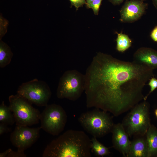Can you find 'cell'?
Instances as JSON below:
<instances>
[{
    "instance_id": "obj_1",
    "label": "cell",
    "mask_w": 157,
    "mask_h": 157,
    "mask_svg": "<svg viewBox=\"0 0 157 157\" xmlns=\"http://www.w3.org/2000/svg\"><path fill=\"white\" fill-rule=\"evenodd\" d=\"M153 70L141 64L97 53L85 74L88 108L94 107L118 116L144 99L142 90Z\"/></svg>"
},
{
    "instance_id": "obj_2",
    "label": "cell",
    "mask_w": 157,
    "mask_h": 157,
    "mask_svg": "<svg viewBox=\"0 0 157 157\" xmlns=\"http://www.w3.org/2000/svg\"><path fill=\"white\" fill-rule=\"evenodd\" d=\"M91 144V139L84 131L69 130L47 144L42 156L90 157Z\"/></svg>"
},
{
    "instance_id": "obj_3",
    "label": "cell",
    "mask_w": 157,
    "mask_h": 157,
    "mask_svg": "<svg viewBox=\"0 0 157 157\" xmlns=\"http://www.w3.org/2000/svg\"><path fill=\"white\" fill-rule=\"evenodd\" d=\"M78 120L86 132L97 138L111 133L114 124L113 117L107 112L97 108L83 113Z\"/></svg>"
},
{
    "instance_id": "obj_4",
    "label": "cell",
    "mask_w": 157,
    "mask_h": 157,
    "mask_svg": "<svg viewBox=\"0 0 157 157\" xmlns=\"http://www.w3.org/2000/svg\"><path fill=\"white\" fill-rule=\"evenodd\" d=\"M121 123L129 137L145 136L151 124L149 103L144 100L135 105Z\"/></svg>"
},
{
    "instance_id": "obj_5",
    "label": "cell",
    "mask_w": 157,
    "mask_h": 157,
    "mask_svg": "<svg viewBox=\"0 0 157 157\" xmlns=\"http://www.w3.org/2000/svg\"><path fill=\"white\" fill-rule=\"evenodd\" d=\"M85 75L75 69L67 71L60 79L57 97L60 99L76 101L85 91Z\"/></svg>"
},
{
    "instance_id": "obj_6",
    "label": "cell",
    "mask_w": 157,
    "mask_h": 157,
    "mask_svg": "<svg viewBox=\"0 0 157 157\" xmlns=\"http://www.w3.org/2000/svg\"><path fill=\"white\" fill-rule=\"evenodd\" d=\"M8 100L16 126H29L39 123L41 113L28 101L17 94L10 95Z\"/></svg>"
},
{
    "instance_id": "obj_7",
    "label": "cell",
    "mask_w": 157,
    "mask_h": 157,
    "mask_svg": "<svg viewBox=\"0 0 157 157\" xmlns=\"http://www.w3.org/2000/svg\"><path fill=\"white\" fill-rule=\"evenodd\" d=\"M40 114L41 128L49 134L58 135L64 130L67 122L65 111L60 106L47 105Z\"/></svg>"
},
{
    "instance_id": "obj_8",
    "label": "cell",
    "mask_w": 157,
    "mask_h": 157,
    "mask_svg": "<svg viewBox=\"0 0 157 157\" xmlns=\"http://www.w3.org/2000/svg\"><path fill=\"white\" fill-rule=\"evenodd\" d=\"M17 92L31 104L40 106H47L51 95L47 83L36 78L22 83Z\"/></svg>"
},
{
    "instance_id": "obj_9",
    "label": "cell",
    "mask_w": 157,
    "mask_h": 157,
    "mask_svg": "<svg viewBox=\"0 0 157 157\" xmlns=\"http://www.w3.org/2000/svg\"><path fill=\"white\" fill-rule=\"evenodd\" d=\"M41 129L40 126L30 128L28 126H16L10 135L11 142L17 150L24 151L38 140Z\"/></svg>"
},
{
    "instance_id": "obj_10",
    "label": "cell",
    "mask_w": 157,
    "mask_h": 157,
    "mask_svg": "<svg viewBox=\"0 0 157 157\" xmlns=\"http://www.w3.org/2000/svg\"><path fill=\"white\" fill-rule=\"evenodd\" d=\"M147 5L142 0L126 1L120 10V22L132 23L139 19L144 14Z\"/></svg>"
},
{
    "instance_id": "obj_11",
    "label": "cell",
    "mask_w": 157,
    "mask_h": 157,
    "mask_svg": "<svg viewBox=\"0 0 157 157\" xmlns=\"http://www.w3.org/2000/svg\"><path fill=\"white\" fill-rule=\"evenodd\" d=\"M111 133L113 147L123 156L128 157L131 141L122 124H114Z\"/></svg>"
},
{
    "instance_id": "obj_12",
    "label": "cell",
    "mask_w": 157,
    "mask_h": 157,
    "mask_svg": "<svg viewBox=\"0 0 157 157\" xmlns=\"http://www.w3.org/2000/svg\"><path fill=\"white\" fill-rule=\"evenodd\" d=\"M133 61L147 66L153 70L157 68V51L149 47H142L135 52Z\"/></svg>"
},
{
    "instance_id": "obj_13",
    "label": "cell",
    "mask_w": 157,
    "mask_h": 157,
    "mask_svg": "<svg viewBox=\"0 0 157 157\" xmlns=\"http://www.w3.org/2000/svg\"><path fill=\"white\" fill-rule=\"evenodd\" d=\"M145 136H136L131 141L128 157H147L148 148Z\"/></svg>"
},
{
    "instance_id": "obj_14",
    "label": "cell",
    "mask_w": 157,
    "mask_h": 157,
    "mask_svg": "<svg viewBox=\"0 0 157 157\" xmlns=\"http://www.w3.org/2000/svg\"><path fill=\"white\" fill-rule=\"evenodd\" d=\"M145 136L148 148L147 157H157V128L151 124Z\"/></svg>"
},
{
    "instance_id": "obj_15",
    "label": "cell",
    "mask_w": 157,
    "mask_h": 157,
    "mask_svg": "<svg viewBox=\"0 0 157 157\" xmlns=\"http://www.w3.org/2000/svg\"><path fill=\"white\" fill-rule=\"evenodd\" d=\"M13 53L10 47L2 41L0 42V67L2 68L9 65L11 62Z\"/></svg>"
},
{
    "instance_id": "obj_16",
    "label": "cell",
    "mask_w": 157,
    "mask_h": 157,
    "mask_svg": "<svg viewBox=\"0 0 157 157\" xmlns=\"http://www.w3.org/2000/svg\"><path fill=\"white\" fill-rule=\"evenodd\" d=\"M0 122L7 125H13L15 121L13 114L9 106L3 101L0 105Z\"/></svg>"
},
{
    "instance_id": "obj_17",
    "label": "cell",
    "mask_w": 157,
    "mask_h": 157,
    "mask_svg": "<svg viewBox=\"0 0 157 157\" xmlns=\"http://www.w3.org/2000/svg\"><path fill=\"white\" fill-rule=\"evenodd\" d=\"M91 141V150L95 156L103 157L108 155L110 154L109 148L100 143L96 138L93 137Z\"/></svg>"
},
{
    "instance_id": "obj_18",
    "label": "cell",
    "mask_w": 157,
    "mask_h": 157,
    "mask_svg": "<svg viewBox=\"0 0 157 157\" xmlns=\"http://www.w3.org/2000/svg\"><path fill=\"white\" fill-rule=\"evenodd\" d=\"M117 33L116 49L119 52H123L131 47L132 41L128 35L122 33Z\"/></svg>"
},
{
    "instance_id": "obj_19",
    "label": "cell",
    "mask_w": 157,
    "mask_h": 157,
    "mask_svg": "<svg viewBox=\"0 0 157 157\" xmlns=\"http://www.w3.org/2000/svg\"><path fill=\"white\" fill-rule=\"evenodd\" d=\"M26 155L24 151L17 150L15 151L11 149H9L5 151L0 153V157H26Z\"/></svg>"
},
{
    "instance_id": "obj_20",
    "label": "cell",
    "mask_w": 157,
    "mask_h": 157,
    "mask_svg": "<svg viewBox=\"0 0 157 157\" xmlns=\"http://www.w3.org/2000/svg\"><path fill=\"white\" fill-rule=\"evenodd\" d=\"M103 0H94L90 4L86 5L88 8H91L96 15L98 14L100 7Z\"/></svg>"
},
{
    "instance_id": "obj_21",
    "label": "cell",
    "mask_w": 157,
    "mask_h": 157,
    "mask_svg": "<svg viewBox=\"0 0 157 157\" xmlns=\"http://www.w3.org/2000/svg\"><path fill=\"white\" fill-rule=\"evenodd\" d=\"M148 84L150 87V89L149 93L144 98V100H146L149 95L157 88V79L154 76L152 77L149 80Z\"/></svg>"
},
{
    "instance_id": "obj_22",
    "label": "cell",
    "mask_w": 157,
    "mask_h": 157,
    "mask_svg": "<svg viewBox=\"0 0 157 157\" xmlns=\"http://www.w3.org/2000/svg\"><path fill=\"white\" fill-rule=\"evenodd\" d=\"M72 6L75 7L77 10L78 8L86 4V0H69Z\"/></svg>"
},
{
    "instance_id": "obj_23",
    "label": "cell",
    "mask_w": 157,
    "mask_h": 157,
    "mask_svg": "<svg viewBox=\"0 0 157 157\" xmlns=\"http://www.w3.org/2000/svg\"><path fill=\"white\" fill-rule=\"evenodd\" d=\"M11 129L8 125L2 123H0V135L11 131Z\"/></svg>"
},
{
    "instance_id": "obj_24",
    "label": "cell",
    "mask_w": 157,
    "mask_h": 157,
    "mask_svg": "<svg viewBox=\"0 0 157 157\" xmlns=\"http://www.w3.org/2000/svg\"><path fill=\"white\" fill-rule=\"evenodd\" d=\"M150 37L154 41L157 42V26H156L151 31Z\"/></svg>"
},
{
    "instance_id": "obj_25",
    "label": "cell",
    "mask_w": 157,
    "mask_h": 157,
    "mask_svg": "<svg viewBox=\"0 0 157 157\" xmlns=\"http://www.w3.org/2000/svg\"><path fill=\"white\" fill-rule=\"evenodd\" d=\"M114 5H119L121 4L124 0H108Z\"/></svg>"
},
{
    "instance_id": "obj_26",
    "label": "cell",
    "mask_w": 157,
    "mask_h": 157,
    "mask_svg": "<svg viewBox=\"0 0 157 157\" xmlns=\"http://www.w3.org/2000/svg\"><path fill=\"white\" fill-rule=\"evenodd\" d=\"M152 1L154 6L157 9V0H152Z\"/></svg>"
},
{
    "instance_id": "obj_27",
    "label": "cell",
    "mask_w": 157,
    "mask_h": 157,
    "mask_svg": "<svg viewBox=\"0 0 157 157\" xmlns=\"http://www.w3.org/2000/svg\"><path fill=\"white\" fill-rule=\"evenodd\" d=\"M94 0H86V5L90 4Z\"/></svg>"
},
{
    "instance_id": "obj_28",
    "label": "cell",
    "mask_w": 157,
    "mask_h": 157,
    "mask_svg": "<svg viewBox=\"0 0 157 157\" xmlns=\"http://www.w3.org/2000/svg\"><path fill=\"white\" fill-rule=\"evenodd\" d=\"M155 114L157 118V108L154 111Z\"/></svg>"
},
{
    "instance_id": "obj_29",
    "label": "cell",
    "mask_w": 157,
    "mask_h": 157,
    "mask_svg": "<svg viewBox=\"0 0 157 157\" xmlns=\"http://www.w3.org/2000/svg\"><path fill=\"white\" fill-rule=\"evenodd\" d=\"M142 0L144 1V0Z\"/></svg>"
}]
</instances>
